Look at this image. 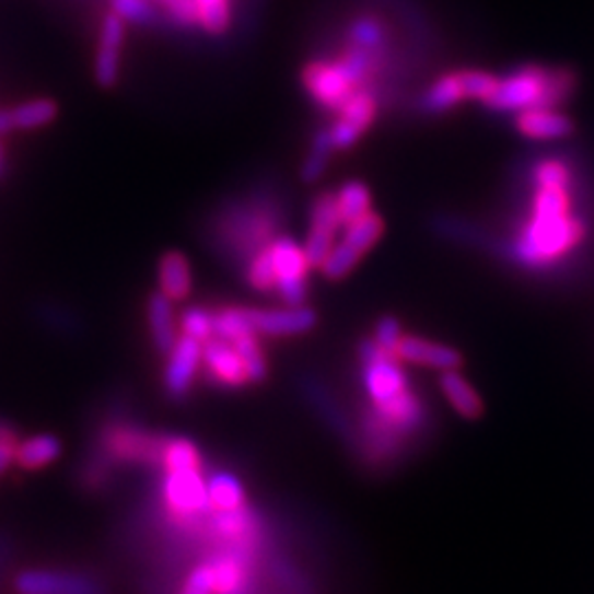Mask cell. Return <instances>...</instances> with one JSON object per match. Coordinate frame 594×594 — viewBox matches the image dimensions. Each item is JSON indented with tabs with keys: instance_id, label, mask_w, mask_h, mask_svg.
Instances as JSON below:
<instances>
[{
	"instance_id": "6da1fadb",
	"label": "cell",
	"mask_w": 594,
	"mask_h": 594,
	"mask_svg": "<svg viewBox=\"0 0 594 594\" xmlns=\"http://www.w3.org/2000/svg\"><path fill=\"white\" fill-rule=\"evenodd\" d=\"M574 89V75L568 71H550L541 67H524L498 80L493 95L485 102L491 110H528L552 108Z\"/></svg>"
},
{
	"instance_id": "7a4b0ae2",
	"label": "cell",
	"mask_w": 594,
	"mask_h": 594,
	"mask_svg": "<svg viewBox=\"0 0 594 594\" xmlns=\"http://www.w3.org/2000/svg\"><path fill=\"white\" fill-rule=\"evenodd\" d=\"M581 238L583 225L570 214L550 219L533 217L515 243V256L526 265L539 267L576 247Z\"/></svg>"
},
{
	"instance_id": "3957f363",
	"label": "cell",
	"mask_w": 594,
	"mask_h": 594,
	"mask_svg": "<svg viewBox=\"0 0 594 594\" xmlns=\"http://www.w3.org/2000/svg\"><path fill=\"white\" fill-rule=\"evenodd\" d=\"M165 441L132 423H110L100 434V452L113 465H161Z\"/></svg>"
},
{
	"instance_id": "277c9868",
	"label": "cell",
	"mask_w": 594,
	"mask_h": 594,
	"mask_svg": "<svg viewBox=\"0 0 594 594\" xmlns=\"http://www.w3.org/2000/svg\"><path fill=\"white\" fill-rule=\"evenodd\" d=\"M14 587L19 594H106L104 583L95 574L56 568L23 570L16 574Z\"/></svg>"
},
{
	"instance_id": "5b68a950",
	"label": "cell",
	"mask_w": 594,
	"mask_h": 594,
	"mask_svg": "<svg viewBox=\"0 0 594 594\" xmlns=\"http://www.w3.org/2000/svg\"><path fill=\"white\" fill-rule=\"evenodd\" d=\"M269 256L276 271V289L289 306H302L306 300V271L311 269L304 256L291 238H278L269 245Z\"/></svg>"
},
{
	"instance_id": "8992f818",
	"label": "cell",
	"mask_w": 594,
	"mask_h": 594,
	"mask_svg": "<svg viewBox=\"0 0 594 594\" xmlns=\"http://www.w3.org/2000/svg\"><path fill=\"white\" fill-rule=\"evenodd\" d=\"M302 80L319 104L335 110H341L354 97V93H359L357 82L339 62H311L304 69Z\"/></svg>"
},
{
	"instance_id": "52a82bcc",
	"label": "cell",
	"mask_w": 594,
	"mask_h": 594,
	"mask_svg": "<svg viewBox=\"0 0 594 594\" xmlns=\"http://www.w3.org/2000/svg\"><path fill=\"white\" fill-rule=\"evenodd\" d=\"M341 228L337 196L333 191H324L315 198L311 212V232L304 245V256L311 269H319L328 254L335 247L337 230Z\"/></svg>"
},
{
	"instance_id": "ba28073f",
	"label": "cell",
	"mask_w": 594,
	"mask_h": 594,
	"mask_svg": "<svg viewBox=\"0 0 594 594\" xmlns=\"http://www.w3.org/2000/svg\"><path fill=\"white\" fill-rule=\"evenodd\" d=\"M247 322L256 335L291 337L311 333L317 326V313L308 306H289L278 311L245 308Z\"/></svg>"
},
{
	"instance_id": "9c48e42d",
	"label": "cell",
	"mask_w": 594,
	"mask_h": 594,
	"mask_svg": "<svg viewBox=\"0 0 594 594\" xmlns=\"http://www.w3.org/2000/svg\"><path fill=\"white\" fill-rule=\"evenodd\" d=\"M170 361L165 365V374H163V387L170 399L178 401L183 396H187L196 370L201 365L203 359V343L196 341L187 335L178 337L172 352L167 354Z\"/></svg>"
},
{
	"instance_id": "30bf717a",
	"label": "cell",
	"mask_w": 594,
	"mask_h": 594,
	"mask_svg": "<svg viewBox=\"0 0 594 594\" xmlns=\"http://www.w3.org/2000/svg\"><path fill=\"white\" fill-rule=\"evenodd\" d=\"M126 38V23L117 14H108L102 21L100 30V47L95 58V80L100 86L110 89L119 80V65H121V47Z\"/></svg>"
},
{
	"instance_id": "8fae6325",
	"label": "cell",
	"mask_w": 594,
	"mask_h": 594,
	"mask_svg": "<svg viewBox=\"0 0 594 594\" xmlns=\"http://www.w3.org/2000/svg\"><path fill=\"white\" fill-rule=\"evenodd\" d=\"M208 376L225 387H241L245 383H249L245 363L238 354V350L234 348V343L212 337L210 341L203 343V359Z\"/></svg>"
},
{
	"instance_id": "7c38bea8",
	"label": "cell",
	"mask_w": 594,
	"mask_h": 594,
	"mask_svg": "<svg viewBox=\"0 0 594 594\" xmlns=\"http://www.w3.org/2000/svg\"><path fill=\"white\" fill-rule=\"evenodd\" d=\"M374 115H376V102H374V97L370 93H365V91L354 93V97L341 108L339 121L330 128L335 150L337 148L339 150L350 148L368 130V126L372 124Z\"/></svg>"
},
{
	"instance_id": "4fadbf2b",
	"label": "cell",
	"mask_w": 594,
	"mask_h": 594,
	"mask_svg": "<svg viewBox=\"0 0 594 594\" xmlns=\"http://www.w3.org/2000/svg\"><path fill=\"white\" fill-rule=\"evenodd\" d=\"M394 357H399L404 361L417 363V365H426V368H434V370H458L463 363V354L450 346L443 343H434L415 335H404L401 341L396 343Z\"/></svg>"
},
{
	"instance_id": "5bb4252c",
	"label": "cell",
	"mask_w": 594,
	"mask_h": 594,
	"mask_svg": "<svg viewBox=\"0 0 594 594\" xmlns=\"http://www.w3.org/2000/svg\"><path fill=\"white\" fill-rule=\"evenodd\" d=\"M515 126L524 137L539 139V141L563 139V137L572 135V130H574V124L566 115L555 113L552 108L522 110L515 119Z\"/></svg>"
},
{
	"instance_id": "9a60e30c",
	"label": "cell",
	"mask_w": 594,
	"mask_h": 594,
	"mask_svg": "<svg viewBox=\"0 0 594 594\" xmlns=\"http://www.w3.org/2000/svg\"><path fill=\"white\" fill-rule=\"evenodd\" d=\"M148 328L152 335V343L161 354H170L178 335H176V315L174 302L163 293H154L148 298Z\"/></svg>"
},
{
	"instance_id": "2e32d148",
	"label": "cell",
	"mask_w": 594,
	"mask_h": 594,
	"mask_svg": "<svg viewBox=\"0 0 594 594\" xmlns=\"http://www.w3.org/2000/svg\"><path fill=\"white\" fill-rule=\"evenodd\" d=\"M159 287L172 302H183L191 293V271L189 263L180 252L163 254L159 263Z\"/></svg>"
},
{
	"instance_id": "e0dca14e",
	"label": "cell",
	"mask_w": 594,
	"mask_h": 594,
	"mask_svg": "<svg viewBox=\"0 0 594 594\" xmlns=\"http://www.w3.org/2000/svg\"><path fill=\"white\" fill-rule=\"evenodd\" d=\"M441 389L447 396L452 408L465 417V419H480L485 412V406L476 389L465 381V376L458 370H445L441 374Z\"/></svg>"
},
{
	"instance_id": "ac0fdd59",
	"label": "cell",
	"mask_w": 594,
	"mask_h": 594,
	"mask_svg": "<svg viewBox=\"0 0 594 594\" xmlns=\"http://www.w3.org/2000/svg\"><path fill=\"white\" fill-rule=\"evenodd\" d=\"M60 454H62L60 439H56L51 434H38V436H32V439H25L19 443L14 463L25 471H36V469H43V467L51 465L54 461H58Z\"/></svg>"
},
{
	"instance_id": "d6986e66",
	"label": "cell",
	"mask_w": 594,
	"mask_h": 594,
	"mask_svg": "<svg viewBox=\"0 0 594 594\" xmlns=\"http://www.w3.org/2000/svg\"><path fill=\"white\" fill-rule=\"evenodd\" d=\"M463 100H467V91H465V82H463V71L450 73V75H443L441 80H436L430 86V91L423 97V110H428V113H443V110L456 106Z\"/></svg>"
},
{
	"instance_id": "ffe728a7",
	"label": "cell",
	"mask_w": 594,
	"mask_h": 594,
	"mask_svg": "<svg viewBox=\"0 0 594 594\" xmlns=\"http://www.w3.org/2000/svg\"><path fill=\"white\" fill-rule=\"evenodd\" d=\"M12 130H36L51 124L58 115V106L51 100H30L14 108H8Z\"/></svg>"
},
{
	"instance_id": "44dd1931",
	"label": "cell",
	"mask_w": 594,
	"mask_h": 594,
	"mask_svg": "<svg viewBox=\"0 0 594 594\" xmlns=\"http://www.w3.org/2000/svg\"><path fill=\"white\" fill-rule=\"evenodd\" d=\"M210 504L217 511H232L245 506V489L241 480L228 471H217L208 478Z\"/></svg>"
},
{
	"instance_id": "7402d4cb",
	"label": "cell",
	"mask_w": 594,
	"mask_h": 594,
	"mask_svg": "<svg viewBox=\"0 0 594 594\" xmlns=\"http://www.w3.org/2000/svg\"><path fill=\"white\" fill-rule=\"evenodd\" d=\"M337 210H339V221L343 228L352 225L361 217L370 212V191L363 183L359 180H348L339 191H337Z\"/></svg>"
},
{
	"instance_id": "603a6c76",
	"label": "cell",
	"mask_w": 594,
	"mask_h": 594,
	"mask_svg": "<svg viewBox=\"0 0 594 594\" xmlns=\"http://www.w3.org/2000/svg\"><path fill=\"white\" fill-rule=\"evenodd\" d=\"M161 467L165 471H183V469H201L203 461L201 454H198L196 445L187 439H176L167 436L163 456H161Z\"/></svg>"
},
{
	"instance_id": "cb8c5ba5",
	"label": "cell",
	"mask_w": 594,
	"mask_h": 594,
	"mask_svg": "<svg viewBox=\"0 0 594 594\" xmlns=\"http://www.w3.org/2000/svg\"><path fill=\"white\" fill-rule=\"evenodd\" d=\"M383 234V221L374 212H368L359 221L346 228L343 243H348L352 249H357L361 256L372 249V245L381 238Z\"/></svg>"
},
{
	"instance_id": "d4e9b609",
	"label": "cell",
	"mask_w": 594,
	"mask_h": 594,
	"mask_svg": "<svg viewBox=\"0 0 594 594\" xmlns=\"http://www.w3.org/2000/svg\"><path fill=\"white\" fill-rule=\"evenodd\" d=\"M350 45L376 54L385 43V27L374 16H361L350 25Z\"/></svg>"
},
{
	"instance_id": "484cf974",
	"label": "cell",
	"mask_w": 594,
	"mask_h": 594,
	"mask_svg": "<svg viewBox=\"0 0 594 594\" xmlns=\"http://www.w3.org/2000/svg\"><path fill=\"white\" fill-rule=\"evenodd\" d=\"M333 150H335V143H333L330 130H319L317 137H315L313 150H311V154L306 156V161L302 165V180L315 183L326 172Z\"/></svg>"
},
{
	"instance_id": "4316f807",
	"label": "cell",
	"mask_w": 594,
	"mask_h": 594,
	"mask_svg": "<svg viewBox=\"0 0 594 594\" xmlns=\"http://www.w3.org/2000/svg\"><path fill=\"white\" fill-rule=\"evenodd\" d=\"M568 189L566 187H537L535 201H533V217L550 219L568 214Z\"/></svg>"
},
{
	"instance_id": "83f0119b",
	"label": "cell",
	"mask_w": 594,
	"mask_h": 594,
	"mask_svg": "<svg viewBox=\"0 0 594 594\" xmlns=\"http://www.w3.org/2000/svg\"><path fill=\"white\" fill-rule=\"evenodd\" d=\"M234 348L238 350L243 363H245V370H247V376L252 383H260L265 381L267 376V361H265V354H263V348L258 343V335H245L236 341H232Z\"/></svg>"
},
{
	"instance_id": "f1b7e54d",
	"label": "cell",
	"mask_w": 594,
	"mask_h": 594,
	"mask_svg": "<svg viewBox=\"0 0 594 594\" xmlns=\"http://www.w3.org/2000/svg\"><path fill=\"white\" fill-rule=\"evenodd\" d=\"M361 258L363 256L357 249H352L348 243L341 241L339 245L333 247V252L328 254V258L324 260V265L319 269L328 280H341L357 267V263Z\"/></svg>"
},
{
	"instance_id": "f546056e",
	"label": "cell",
	"mask_w": 594,
	"mask_h": 594,
	"mask_svg": "<svg viewBox=\"0 0 594 594\" xmlns=\"http://www.w3.org/2000/svg\"><path fill=\"white\" fill-rule=\"evenodd\" d=\"M180 326H183V335L206 343L214 337V313L203 306H191L183 313Z\"/></svg>"
},
{
	"instance_id": "4dcf8cb0",
	"label": "cell",
	"mask_w": 594,
	"mask_h": 594,
	"mask_svg": "<svg viewBox=\"0 0 594 594\" xmlns=\"http://www.w3.org/2000/svg\"><path fill=\"white\" fill-rule=\"evenodd\" d=\"M110 10L124 23L148 25L154 21V8L150 0H110Z\"/></svg>"
},
{
	"instance_id": "1f68e13d",
	"label": "cell",
	"mask_w": 594,
	"mask_h": 594,
	"mask_svg": "<svg viewBox=\"0 0 594 594\" xmlns=\"http://www.w3.org/2000/svg\"><path fill=\"white\" fill-rule=\"evenodd\" d=\"M247 280L252 287H256L258 291H271L276 289V271H273V263L269 256V247L260 249L247 271Z\"/></svg>"
},
{
	"instance_id": "d6a6232c",
	"label": "cell",
	"mask_w": 594,
	"mask_h": 594,
	"mask_svg": "<svg viewBox=\"0 0 594 594\" xmlns=\"http://www.w3.org/2000/svg\"><path fill=\"white\" fill-rule=\"evenodd\" d=\"M232 23V5L230 3H219L210 8L198 10V25H201L208 34H225Z\"/></svg>"
},
{
	"instance_id": "836d02e7",
	"label": "cell",
	"mask_w": 594,
	"mask_h": 594,
	"mask_svg": "<svg viewBox=\"0 0 594 594\" xmlns=\"http://www.w3.org/2000/svg\"><path fill=\"white\" fill-rule=\"evenodd\" d=\"M463 82H465L467 100H480V102H487L498 86V78L487 71H463Z\"/></svg>"
},
{
	"instance_id": "e575fe53",
	"label": "cell",
	"mask_w": 594,
	"mask_h": 594,
	"mask_svg": "<svg viewBox=\"0 0 594 594\" xmlns=\"http://www.w3.org/2000/svg\"><path fill=\"white\" fill-rule=\"evenodd\" d=\"M404 333H401V324L396 317H381L376 328H374V343L378 348H383L387 354L394 357V350H396V343L401 341Z\"/></svg>"
},
{
	"instance_id": "d590c367",
	"label": "cell",
	"mask_w": 594,
	"mask_h": 594,
	"mask_svg": "<svg viewBox=\"0 0 594 594\" xmlns=\"http://www.w3.org/2000/svg\"><path fill=\"white\" fill-rule=\"evenodd\" d=\"M535 183L537 187H568L570 174L563 163L559 161H544L535 167Z\"/></svg>"
},
{
	"instance_id": "8d00e7d4",
	"label": "cell",
	"mask_w": 594,
	"mask_h": 594,
	"mask_svg": "<svg viewBox=\"0 0 594 594\" xmlns=\"http://www.w3.org/2000/svg\"><path fill=\"white\" fill-rule=\"evenodd\" d=\"M180 594H214V579L208 561L189 572Z\"/></svg>"
},
{
	"instance_id": "74e56055",
	"label": "cell",
	"mask_w": 594,
	"mask_h": 594,
	"mask_svg": "<svg viewBox=\"0 0 594 594\" xmlns=\"http://www.w3.org/2000/svg\"><path fill=\"white\" fill-rule=\"evenodd\" d=\"M14 555V541L8 533H0V576H3L10 559Z\"/></svg>"
},
{
	"instance_id": "f35d334b",
	"label": "cell",
	"mask_w": 594,
	"mask_h": 594,
	"mask_svg": "<svg viewBox=\"0 0 594 594\" xmlns=\"http://www.w3.org/2000/svg\"><path fill=\"white\" fill-rule=\"evenodd\" d=\"M3 443H21V439H19V432L14 430V426H10L8 421H3V419H0V445H3Z\"/></svg>"
},
{
	"instance_id": "ab89813d",
	"label": "cell",
	"mask_w": 594,
	"mask_h": 594,
	"mask_svg": "<svg viewBox=\"0 0 594 594\" xmlns=\"http://www.w3.org/2000/svg\"><path fill=\"white\" fill-rule=\"evenodd\" d=\"M219 3H230V0H196L198 10H201V8H210V5H219Z\"/></svg>"
},
{
	"instance_id": "60d3db41",
	"label": "cell",
	"mask_w": 594,
	"mask_h": 594,
	"mask_svg": "<svg viewBox=\"0 0 594 594\" xmlns=\"http://www.w3.org/2000/svg\"><path fill=\"white\" fill-rule=\"evenodd\" d=\"M3 172H5V148L0 143V176H3Z\"/></svg>"
}]
</instances>
